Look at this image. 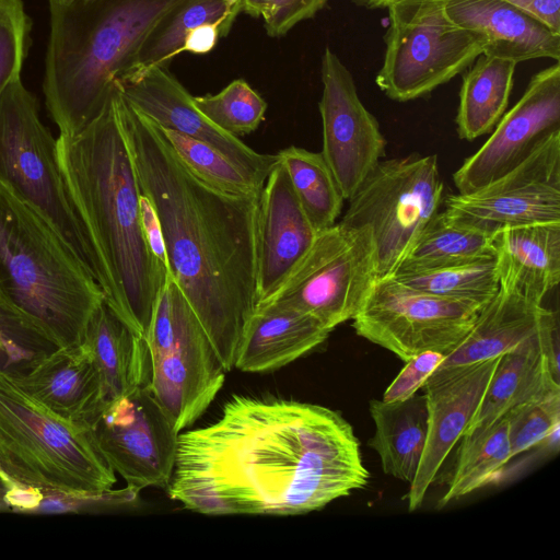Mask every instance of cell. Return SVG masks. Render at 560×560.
Returning a JSON list of instances; mask_svg holds the SVG:
<instances>
[{"label": "cell", "mask_w": 560, "mask_h": 560, "mask_svg": "<svg viewBox=\"0 0 560 560\" xmlns=\"http://www.w3.org/2000/svg\"><path fill=\"white\" fill-rule=\"evenodd\" d=\"M192 100L211 122L234 136L256 130L267 109L265 100L243 79L232 81L214 95Z\"/></svg>", "instance_id": "e575fe53"}, {"label": "cell", "mask_w": 560, "mask_h": 560, "mask_svg": "<svg viewBox=\"0 0 560 560\" xmlns=\"http://www.w3.org/2000/svg\"><path fill=\"white\" fill-rule=\"evenodd\" d=\"M448 19L485 42V55L516 63L560 60V35L504 0H443Z\"/></svg>", "instance_id": "7402d4cb"}, {"label": "cell", "mask_w": 560, "mask_h": 560, "mask_svg": "<svg viewBox=\"0 0 560 560\" xmlns=\"http://www.w3.org/2000/svg\"><path fill=\"white\" fill-rule=\"evenodd\" d=\"M4 499L12 511L35 513L44 499V491L37 487L15 481L2 474Z\"/></svg>", "instance_id": "60d3db41"}, {"label": "cell", "mask_w": 560, "mask_h": 560, "mask_svg": "<svg viewBox=\"0 0 560 560\" xmlns=\"http://www.w3.org/2000/svg\"><path fill=\"white\" fill-rule=\"evenodd\" d=\"M101 373L107 402L148 386L151 364L148 345L105 303L96 308L84 341Z\"/></svg>", "instance_id": "484cf974"}, {"label": "cell", "mask_w": 560, "mask_h": 560, "mask_svg": "<svg viewBox=\"0 0 560 560\" xmlns=\"http://www.w3.org/2000/svg\"><path fill=\"white\" fill-rule=\"evenodd\" d=\"M357 4L368 9L387 8L399 0H353Z\"/></svg>", "instance_id": "f6af8a7d"}, {"label": "cell", "mask_w": 560, "mask_h": 560, "mask_svg": "<svg viewBox=\"0 0 560 560\" xmlns=\"http://www.w3.org/2000/svg\"><path fill=\"white\" fill-rule=\"evenodd\" d=\"M557 317L558 314L542 303L499 285L468 332L444 354L435 370L498 358L541 331Z\"/></svg>", "instance_id": "603a6c76"}, {"label": "cell", "mask_w": 560, "mask_h": 560, "mask_svg": "<svg viewBox=\"0 0 560 560\" xmlns=\"http://www.w3.org/2000/svg\"><path fill=\"white\" fill-rule=\"evenodd\" d=\"M516 66L482 54L465 70L455 118L460 139L472 141L495 127L506 112Z\"/></svg>", "instance_id": "83f0119b"}, {"label": "cell", "mask_w": 560, "mask_h": 560, "mask_svg": "<svg viewBox=\"0 0 560 560\" xmlns=\"http://www.w3.org/2000/svg\"><path fill=\"white\" fill-rule=\"evenodd\" d=\"M62 175L93 247L105 303L147 338L168 271L144 237L140 187L124 132L118 89L81 132L57 137Z\"/></svg>", "instance_id": "3957f363"}, {"label": "cell", "mask_w": 560, "mask_h": 560, "mask_svg": "<svg viewBox=\"0 0 560 560\" xmlns=\"http://www.w3.org/2000/svg\"><path fill=\"white\" fill-rule=\"evenodd\" d=\"M330 332L301 311L256 305L240 340L234 368L250 373L278 370L324 343Z\"/></svg>", "instance_id": "cb8c5ba5"}, {"label": "cell", "mask_w": 560, "mask_h": 560, "mask_svg": "<svg viewBox=\"0 0 560 560\" xmlns=\"http://www.w3.org/2000/svg\"><path fill=\"white\" fill-rule=\"evenodd\" d=\"M499 285L542 303L560 281V222L509 226L492 235Z\"/></svg>", "instance_id": "d4e9b609"}, {"label": "cell", "mask_w": 560, "mask_h": 560, "mask_svg": "<svg viewBox=\"0 0 560 560\" xmlns=\"http://www.w3.org/2000/svg\"><path fill=\"white\" fill-rule=\"evenodd\" d=\"M0 183L51 228L98 283L97 260L62 175L57 138L20 77L0 94Z\"/></svg>", "instance_id": "52a82bcc"}, {"label": "cell", "mask_w": 560, "mask_h": 560, "mask_svg": "<svg viewBox=\"0 0 560 560\" xmlns=\"http://www.w3.org/2000/svg\"><path fill=\"white\" fill-rule=\"evenodd\" d=\"M560 128V63L538 71L487 141L454 173L458 194L471 192L520 164L549 132Z\"/></svg>", "instance_id": "2e32d148"}, {"label": "cell", "mask_w": 560, "mask_h": 560, "mask_svg": "<svg viewBox=\"0 0 560 560\" xmlns=\"http://www.w3.org/2000/svg\"><path fill=\"white\" fill-rule=\"evenodd\" d=\"M317 232L278 162L260 190L256 220L257 303L268 298L312 245ZM256 303V304H257Z\"/></svg>", "instance_id": "d6986e66"}, {"label": "cell", "mask_w": 560, "mask_h": 560, "mask_svg": "<svg viewBox=\"0 0 560 560\" xmlns=\"http://www.w3.org/2000/svg\"><path fill=\"white\" fill-rule=\"evenodd\" d=\"M482 307L425 293L390 276L375 281L352 326L357 335L405 362L424 351L446 354L468 332Z\"/></svg>", "instance_id": "7c38bea8"}, {"label": "cell", "mask_w": 560, "mask_h": 560, "mask_svg": "<svg viewBox=\"0 0 560 560\" xmlns=\"http://www.w3.org/2000/svg\"><path fill=\"white\" fill-rule=\"evenodd\" d=\"M240 12L241 0H185L178 3L148 34L128 72L153 66L167 67L180 54L186 34L195 27L218 23L229 34Z\"/></svg>", "instance_id": "f1b7e54d"}, {"label": "cell", "mask_w": 560, "mask_h": 560, "mask_svg": "<svg viewBox=\"0 0 560 560\" xmlns=\"http://www.w3.org/2000/svg\"><path fill=\"white\" fill-rule=\"evenodd\" d=\"M444 203L448 221L491 236L509 226L560 222V128L505 174Z\"/></svg>", "instance_id": "4fadbf2b"}, {"label": "cell", "mask_w": 560, "mask_h": 560, "mask_svg": "<svg viewBox=\"0 0 560 560\" xmlns=\"http://www.w3.org/2000/svg\"><path fill=\"white\" fill-rule=\"evenodd\" d=\"M320 78V153L349 201L384 158L386 141L377 119L362 103L350 70L328 46L322 56Z\"/></svg>", "instance_id": "9a60e30c"}, {"label": "cell", "mask_w": 560, "mask_h": 560, "mask_svg": "<svg viewBox=\"0 0 560 560\" xmlns=\"http://www.w3.org/2000/svg\"><path fill=\"white\" fill-rule=\"evenodd\" d=\"M140 218L144 237L150 250L156 260L168 271L165 243L160 221L150 200L142 192L140 194Z\"/></svg>", "instance_id": "ab89813d"}, {"label": "cell", "mask_w": 560, "mask_h": 560, "mask_svg": "<svg viewBox=\"0 0 560 560\" xmlns=\"http://www.w3.org/2000/svg\"><path fill=\"white\" fill-rule=\"evenodd\" d=\"M386 9L385 52L375 82L393 101L425 96L483 54V39L454 24L443 0H399Z\"/></svg>", "instance_id": "9c48e42d"}, {"label": "cell", "mask_w": 560, "mask_h": 560, "mask_svg": "<svg viewBox=\"0 0 560 560\" xmlns=\"http://www.w3.org/2000/svg\"><path fill=\"white\" fill-rule=\"evenodd\" d=\"M443 191L436 154L381 161L365 178L349 200L341 223L370 228L377 279L396 273L440 211Z\"/></svg>", "instance_id": "30bf717a"}, {"label": "cell", "mask_w": 560, "mask_h": 560, "mask_svg": "<svg viewBox=\"0 0 560 560\" xmlns=\"http://www.w3.org/2000/svg\"><path fill=\"white\" fill-rule=\"evenodd\" d=\"M0 474L44 492L106 497L116 472L92 427L46 407L0 368Z\"/></svg>", "instance_id": "8992f818"}, {"label": "cell", "mask_w": 560, "mask_h": 560, "mask_svg": "<svg viewBox=\"0 0 560 560\" xmlns=\"http://www.w3.org/2000/svg\"><path fill=\"white\" fill-rule=\"evenodd\" d=\"M560 389L559 318L500 355L465 434L480 432L512 409Z\"/></svg>", "instance_id": "ffe728a7"}, {"label": "cell", "mask_w": 560, "mask_h": 560, "mask_svg": "<svg viewBox=\"0 0 560 560\" xmlns=\"http://www.w3.org/2000/svg\"><path fill=\"white\" fill-rule=\"evenodd\" d=\"M226 35L228 33L218 23H208L195 27L190 30L184 37L180 54H208L215 47L219 38Z\"/></svg>", "instance_id": "7bdbcfd3"}, {"label": "cell", "mask_w": 560, "mask_h": 560, "mask_svg": "<svg viewBox=\"0 0 560 560\" xmlns=\"http://www.w3.org/2000/svg\"><path fill=\"white\" fill-rule=\"evenodd\" d=\"M185 0H79L50 4L43 92L59 135L81 132L103 109L156 23Z\"/></svg>", "instance_id": "277c9868"}, {"label": "cell", "mask_w": 560, "mask_h": 560, "mask_svg": "<svg viewBox=\"0 0 560 560\" xmlns=\"http://www.w3.org/2000/svg\"><path fill=\"white\" fill-rule=\"evenodd\" d=\"M145 342L151 364L149 389L180 433L214 400L226 370L170 273L156 296Z\"/></svg>", "instance_id": "ba28073f"}, {"label": "cell", "mask_w": 560, "mask_h": 560, "mask_svg": "<svg viewBox=\"0 0 560 560\" xmlns=\"http://www.w3.org/2000/svg\"><path fill=\"white\" fill-rule=\"evenodd\" d=\"M369 411L374 433L368 445L377 453L386 475L410 483L416 476L427 438L424 394L393 402L372 399Z\"/></svg>", "instance_id": "4316f807"}, {"label": "cell", "mask_w": 560, "mask_h": 560, "mask_svg": "<svg viewBox=\"0 0 560 560\" xmlns=\"http://www.w3.org/2000/svg\"><path fill=\"white\" fill-rule=\"evenodd\" d=\"M91 427L100 450L128 490L168 486L179 432L149 386L109 400Z\"/></svg>", "instance_id": "5bb4252c"}, {"label": "cell", "mask_w": 560, "mask_h": 560, "mask_svg": "<svg viewBox=\"0 0 560 560\" xmlns=\"http://www.w3.org/2000/svg\"><path fill=\"white\" fill-rule=\"evenodd\" d=\"M275 0H241L242 12L253 18H264Z\"/></svg>", "instance_id": "ee69618b"}, {"label": "cell", "mask_w": 560, "mask_h": 560, "mask_svg": "<svg viewBox=\"0 0 560 560\" xmlns=\"http://www.w3.org/2000/svg\"><path fill=\"white\" fill-rule=\"evenodd\" d=\"M277 154L313 229L319 232L336 224L345 199L323 154L295 145Z\"/></svg>", "instance_id": "1f68e13d"}, {"label": "cell", "mask_w": 560, "mask_h": 560, "mask_svg": "<svg viewBox=\"0 0 560 560\" xmlns=\"http://www.w3.org/2000/svg\"><path fill=\"white\" fill-rule=\"evenodd\" d=\"M505 416L509 422L511 456L514 458L541 445L560 427V389L522 404Z\"/></svg>", "instance_id": "d590c367"}, {"label": "cell", "mask_w": 560, "mask_h": 560, "mask_svg": "<svg viewBox=\"0 0 560 560\" xmlns=\"http://www.w3.org/2000/svg\"><path fill=\"white\" fill-rule=\"evenodd\" d=\"M511 459L506 416L480 432L463 435L454 470L438 506L486 487Z\"/></svg>", "instance_id": "4dcf8cb0"}, {"label": "cell", "mask_w": 560, "mask_h": 560, "mask_svg": "<svg viewBox=\"0 0 560 560\" xmlns=\"http://www.w3.org/2000/svg\"><path fill=\"white\" fill-rule=\"evenodd\" d=\"M118 105L140 190L160 221L168 273L229 372L257 303L259 195L235 196L208 186L187 170L161 129L119 90Z\"/></svg>", "instance_id": "7a4b0ae2"}, {"label": "cell", "mask_w": 560, "mask_h": 560, "mask_svg": "<svg viewBox=\"0 0 560 560\" xmlns=\"http://www.w3.org/2000/svg\"><path fill=\"white\" fill-rule=\"evenodd\" d=\"M14 374L28 394L78 423L92 425L107 404L101 373L84 342L51 349Z\"/></svg>", "instance_id": "44dd1931"}, {"label": "cell", "mask_w": 560, "mask_h": 560, "mask_svg": "<svg viewBox=\"0 0 560 560\" xmlns=\"http://www.w3.org/2000/svg\"><path fill=\"white\" fill-rule=\"evenodd\" d=\"M159 128L187 170L208 186L235 196L260 194L261 185L211 145L177 131Z\"/></svg>", "instance_id": "836d02e7"}, {"label": "cell", "mask_w": 560, "mask_h": 560, "mask_svg": "<svg viewBox=\"0 0 560 560\" xmlns=\"http://www.w3.org/2000/svg\"><path fill=\"white\" fill-rule=\"evenodd\" d=\"M393 277L425 293L482 306L499 289L494 257L428 271L399 272Z\"/></svg>", "instance_id": "d6a6232c"}, {"label": "cell", "mask_w": 560, "mask_h": 560, "mask_svg": "<svg viewBox=\"0 0 560 560\" xmlns=\"http://www.w3.org/2000/svg\"><path fill=\"white\" fill-rule=\"evenodd\" d=\"M376 280L370 228L340 222L317 232L285 279L256 305L301 311L332 331L354 317Z\"/></svg>", "instance_id": "8fae6325"}, {"label": "cell", "mask_w": 560, "mask_h": 560, "mask_svg": "<svg viewBox=\"0 0 560 560\" xmlns=\"http://www.w3.org/2000/svg\"><path fill=\"white\" fill-rule=\"evenodd\" d=\"M443 359L444 354L441 352L424 351L405 361V366L388 385L382 400L400 401L416 395Z\"/></svg>", "instance_id": "74e56055"}, {"label": "cell", "mask_w": 560, "mask_h": 560, "mask_svg": "<svg viewBox=\"0 0 560 560\" xmlns=\"http://www.w3.org/2000/svg\"><path fill=\"white\" fill-rule=\"evenodd\" d=\"M4 492H5L4 486L0 480V512L11 511L10 506L8 505V503L4 499Z\"/></svg>", "instance_id": "bcb514c9"}, {"label": "cell", "mask_w": 560, "mask_h": 560, "mask_svg": "<svg viewBox=\"0 0 560 560\" xmlns=\"http://www.w3.org/2000/svg\"><path fill=\"white\" fill-rule=\"evenodd\" d=\"M114 82L121 96L156 126L211 145L261 186L279 162L278 154L258 153L211 122L167 67L153 66L130 71Z\"/></svg>", "instance_id": "e0dca14e"}, {"label": "cell", "mask_w": 560, "mask_h": 560, "mask_svg": "<svg viewBox=\"0 0 560 560\" xmlns=\"http://www.w3.org/2000/svg\"><path fill=\"white\" fill-rule=\"evenodd\" d=\"M560 35V0H504Z\"/></svg>", "instance_id": "b9f144b4"}, {"label": "cell", "mask_w": 560, "mask_h": 560, "mask_svg": "<svg viewBox=\"0 0 560 560\" xmlns=\"http://www.w3.org/2000/svg\"><path fill=\"white\" fill-rule=\"evenodd\" d=\"M499 358L435 370L427 378L423 385L428 410L427 438L407 494L409 511L420 508L445 458L465 433Z\"/></svg>", "instance_id": "ac0fdd59"}, {"label": "cell", "mask_w": 560, "mask_h": 560, "mask_svg": "<svg viewBox=\"0 0 560 560\" xmlns=\"http://www.w3.org/2000/svg\"><path fill=\"white\" fill-rule=\"evenodd\" d=\"M30 26L22 0H0V94L20 77Z\"/></svg>", "instance_id": "8d00e7d4"}, {"label": "cell", "mask_w": 560, "mask_h": 560, "mask_svg": "<svg viewBox=\"0 0 560 560\" xmlns=\"http://www.w3.org/2000/svg\"><path fill=\"white\" fill-rule=\"evenodd\" d=\"M350 423L324 406L234 396L217 421L178 435L170 498L207 515H298L364 488Z\"/></svg>", "instance_id": "6da1fadb"}, {"label": "cell", "mask_w": 560, "mask_h": 560, "mask_svg": "<svg viewBox=\"0 0 560 560\" xmlns=\"http://www.w3.org/2000/svg\"><path fill=\"white\" fill-rule=\"evenodd\" d=\"M79 0H49L50 4H68Z\"/></svg>", "instance_id": "7dc6e473"}, {"label": "cell", "mask_w": 560, "mask_h": 560, "mask_svg": "<svg viewBox=\"0 0 560 560\" xmlns=\"http://www.w3.org/2000/svg\"><path fill=\"white\" fill-rule=\"evenodd\" d=\"M104 293L51 228L0 183V303L26 342L83 343Z\"/></svg>", "instance_id": "5b68a950"}, {"label": "cell", "mask_w": 560, "mask_h": 560, "mask_svg": "<svg viewBox=\"0 0 560 560\" xmlns=\"http://www.w3.org/2000/svg\"><path fill=\"white\" fill-rule=\"evenodd\" d=\"M491 257H494L491 235L452 223L439 211L396 273L434 270Z\"/></svg>", "instance_id": "f546056e"}, {"label": "cell", "mask_w": 560, "mask_h": 560, "mask_svg": "<svg viewBox=\"0 0 560 560\" xmlns=\"http://www.w3.org/2000/svg\"><path fill=\"white\" fill-rule=\"evenodd\" d=\"M328 0H275L264 19L270 37L287 35L299 23L313 18Z\"/></svg>", "instance_id": "f35d334b"}]
</instances>
